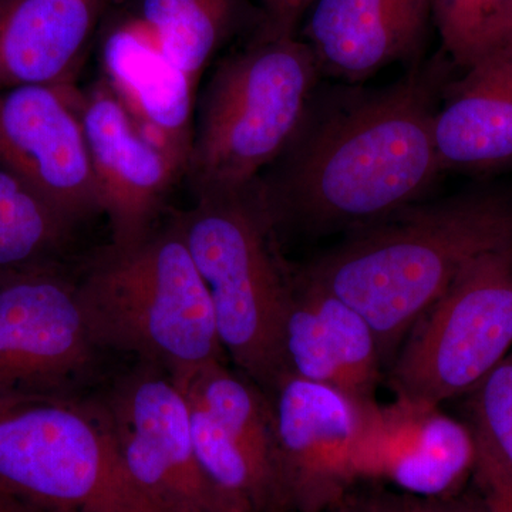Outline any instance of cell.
I'll return each mask as SVG.
<instances>
[{"label":"cell","instance_id":"1","mask_svg":"<svg viewBox=\"0 0 512 512\" xmlns=\"http://www.w3.org/2000/svg\"><path fill=\"white\" fill-rule=\"evenodd\" d=\"M448 79L443 63H430L383 89L316 92L259 177L279 231L348 234L423 200L443 173L434 119Z\"/></svg>","mask_w":512,"mask_h":512},{"label":"cell","instance_id":"2","mask_svg":"<svg viewBox=\"0 0 512 512\" xmlns=\"http://www.w3.org/2000/svg\"><path fill=\"white\" fill-rule=\"evenodd\" d=\"M510 244L511 195L464 192L353 229L299 272L369 322L386 363L468 262Z\"/></svg>","mask_w":512,"mask_h":512},{"label":"cell","instance_id":"3","mask_svg":"<svg viewBox=\"0 0 512 512\" xmlns=\"http://www.w3.org/2000/svg\"><path fill=\"white\" fill-rule=\"evenodd\" d=\"M74 286L100 352L134 356L177 384L225 362L210 295L174 221L133 241L110 242Z\"/></svg>","mask_w":512,"mask_h":512},{"label":"cell","instance_id":"4","mask_svg":"<svg viewBox=\"0 0 512 512\" xmlns=\"http://www.w3.org/2000/svg\"><path fill=\"white\" fill-rule=\"evenodd\" d=\"M210 295L222 348L268 396L285 375L282 325L295 272L261 181L195 197L174 218Z\"/></svg>","mask_w":512,"mask_h":512},{"label":"cell","instance_id":"5","mask_svg":"<svg viewBox=\"0 0 512 512\" xmlns=\"http://www.w3.org/2000/svg\"><path fill=\"white\" fill-rule=\"evenodd\" d=\"M318 60L296 33L266 32L218 64L192 130L195 197L241 190L282 156L318 92Z\"/></svg>","mask_w":512,"mask_h":512},{"label":"cell","instance_id":"6","mask_svg":"<svg viewBox=\"0 0 512 512\" xmlns=\"http://www.w3.org/2000/svg\"><path fill=\"white\" fill-rule=\"evenodd\" d=\"M0 490L49 512H160L90 396L0 407Z\"/></svg>","mask_w":512,"mask_h":512},{"label":"cell","instance_id":"7","mask_svg":"<svg viewBox=\"0 0 512 512\" xmlns=\"http://www.w3.org/2000/svg\"><path fill=\"white\" fill-rule=\"evenodd\" d=\"M512 349V244L478 255L404 338L389 372L396 400L417 406L468 394Z\"/></svg>","mask_w":512,"mask_h":512},{"label":"cell","instance_id":"8","mask_svg":"<svg viewBox=\"0 0 512 512\" xmlns=\"http://www.w3.org/2000/svg\"><path fill=\"white\" fill-rule=\"evenodd\" d=\"M90 400L128 474L158 511L241 512L202 470L187 397L163 369L137 362Z\"/></svg>","mask_w":512,"mask_h":512},{"label":"cell","instance_id":"9","mask_svg":"<svg viewBox=\"0 0 512 512\" xmlns=\"http://www.w3.org/2000/svg\"><path fill=\"white\" fill-rule=\"evenodd\" d=\"M99 353L62 272L0 286V407L83 399Z\"/></svg>","mask_w":512,"mask_h":512},{"label":"cell","instance_id":"10","mask_svg":"<svg viewBox=\"0 0 512 512\" xmlns=\"http://www.w3.org/2000/svg\"><path fill=\"white\" fill-rule=\"evenodd\" d=\"M276 461L286 503L318 512L353 481L376 402L285 375L271 393Z\"/></svg>","mask_w":512,"mask_h":512},{"label":"cell","instance_id":"11","mask_svg":"<svg viewBox=\"0 0 512 512\" xmlns=\"http://www.w3.org/2000/svg\"><path fill=\"white\" fill-rule=\"evenodd\" d=\"M70 84L0 90V167L74 225L103 214Z\"/></svg>","mask_w":512,"mask_h":512},{"label":"cell","instance_id":"12","mask_svg":"<svg viewBox=\"0 0 512 512\" xmlns=\"http://www.w3.org/2000/svg\"><path fill=\"white\" fill-rule=\"evenodd\" d=\"M79 110L111 242L143 237L184 171L140 130L107 80L80 96Z\"/></svg>","mask_w":512,"mask_h":512},{"label":"cell","instance_id":"13","mask_svg":"<svg viewBox=\"0 0 512 512\" xmlns=\"http://www.w3.org/2000/svg\"><path fill=\"white\" fill-rule=\"evenodd\" d=\"M476 458L470 424L440 407L396 400L373 412L356 474L390 481L417 498H448L473 476Z\"/></svg>","mask_w":512,"mask_h":512},{"label":"cell","instance_id":"14","mask_svg":"<svg viewBox=\"0 0 512 512\" xmlns=\"http://www.w3.org/2000/svg\"><path fill=\"white\" fill-rule=\"evenodd\" d=\"M281 348L285 375L375 402L384 363L372 326L299 271L293 276Z\"/></svg>","mask_w":512,"mask_h":512},{"label":"cell","instance_id":"15","mask_svg":"<svg viewBox=\"0 0 512 512\" xmlns=\"http://www.w3.org/2000/svg\"><path fill=\"white\" fill-rule=\"evenodd\" d=\"M303 40L320 74L346 84L416 59L433 22V0H318Z\"/></svg>","mask_w":512,"mask_h":512},{"label":"cell","instance_id":"16","mask_svg":"<svg viewBox=\"0 0 512 512\" xmlns=\"http://www.w3.org/2000/svg\"><path fill=\"white\" fill-rule=\"evenodd\" d=\"M103 59L107 82L137 126L187 174L197 83L171 62L141 19L109 37Z\"/></svg>","mask_w":512,"mask_h":512},{"label":"cell","instance_id":"17","mask_svg":"<svg viewBox=\"0 0 512 512\" xmlns=\"http://www.w3.org/2000/svg\"><path fill=\"white\" fill-rule=\"evenodd\" d=\"M443 100L434 119L441 170L484 174L512 165V49L448 83Z\"/></svg>","mask_w":512,"mask_h":512},{"label":"cell","instance_id":"18","mask_svg":"<svg viewBox=\"0 0 512 512\" xmlns=\"http://www.w3.org/2000/svg\"><path fill=\"white\" fill-rule=\"evenodd\" d=\"M92 25L89 0H0V90L70 84Z\"/></svg>","mask_w":512,"mask_h":512},{"label":"cell","instance_id":"19","mask_svg":"<svg viewBox=\"0 0 512 512\" xmlns=\"http://www.w3.org/2000/svg\"><path fill=\"white\" fill-rule=\"evenodd\" d=\"M77 225L0 167V286L60 271Z\"/></svg>","mask_w":512,"mask_h":512},{"label":"cell","instance_id":"20","mask_svg":"<svg viewBox=\"0 0 512 512\" xmlns=\"http://www.w3.org/2000/svg\"><path fill=\"white\" fill-rule=\"evenodd\" d=\"M178 386L281 484L274 406L258 384L244 373L229 369L227 362H215Z\"/></svg>","mask_w":512,"mask_h":512},{"label":"cell","instance_id":"21","mask_svg":"<svg viewBox=\"0 0 512 512\" xmlns=\"http://www.w3.org/2000/svg\"><path fill=\"white\" fill-rule=\"evenodd\" d=\"M237 0H144L143 20L175 66L198 82L227 35Z\"/></svg>","mask_w":512,"mask_h":512},{"label":"cell","instance_id":"22","mask_svg":"<svg viewBox=\"0 0 512 512\" xmlns=\"http://www.w3.org/2000/svg\"><path fill=\"white\" fill-rule=\"evenodd\" d=\"M468 396L470 426L512 470V349Z\"/></svg>","mask_w":512,"mask_h":512},{"label":"cell","instance_id":"23","mask_svg":"<svg viewBox=\"0 0 512 512\" xmlns=\"http://www.w3.org/2000/svg\"><path fill=\"white\" fill-rule=\"evenodd\" d=\"M433 23L451 63L468 70L484 60L481 0H433Z\"/></svg>","mask_w":512,"mask_h":512},{"label":"cell","instance_id":"24","mask_svg":"<svg viewBox=\"0 0 512 512\" xmlns=\"http://www.w3.org/2000/svg\"><path fill=\"white\" fill-rule=\"evenodd\" d=\"M473 477L485 510L512 512V470L487 444L478 439Z\"/></svg>","mask_w":512,"mask_h":512},{"label":"cell","instance_id":"25","mask_svg":"<svg viewBox=\"0 0 512 512\" xmlns=\"http://www.w3.org/2000/svg\"><path fill=\"white\" fill-rule=\"evenodd\" d=\"M318 0H259L268 18V29L296 33L301 20Z\"/></svg>","mask_w":512,"mask_h":512},{"label":"cell","instance_id":"26","mask_svg":"<svg viewBox=\"0 0 512 512\" xmlns=\"http://www.w3.org/2000/svg\"><path fill=\"white\" fill-rule=\"evenodd\" d=\"M390 512H488L481 498H407Z\"/></svg>","mask_w":512,"mask_h":512},{"label":"cell","instance_id":"27","mask_svg":"<svg viewBox=\"0 0 512 512\" xmlns=\"http://www.w3.org/2000/svg\"><path fill=\"white\" fill-rule=\"evenodd\" d=\"M508 6H510V0H481L484 19V59L500 52L501 33H503Z\"/></svg>","mask_w":512,"mask_h":512},{"label":"cell","instance_id":"28","mask_svg":"<svg viewBox=\"0 0 512 512\" xmlns=\"http://www.w3.org/2000/svg\"><path fill=\"white\" fill-rule=\"evenodd\" d=\"M0 512H49L0 490Z\"/></svg>","mask_w":512,"mask_h":512},{"label":"cell","instance_id":"29","mask_svg":"<svg viewBox=\"0 0 512 512\" xmlns=\"http://www.w3.org/2000/svg\"><path fill=\"white\" fill-rule=\"evenodd\" d=\"M510 49H512V0H510L507 16H505L503 33H501L500 52Z\"/></svg>","mask_w":512,"mask_h":512},{"label":"cell","instance_id":"30","mask_svg":"<svg viewBox=\"0 0 512 512\" xmlns=\"http://www.w3.org/2000/svg\"><path fill=\"white\" fill-rule=\"evenodd\" d=\"M346 512H380V511H346ZM384 512H390V511H384Z\"/></svg>","mask_w":512,"mask_h":512}]
</instances>
